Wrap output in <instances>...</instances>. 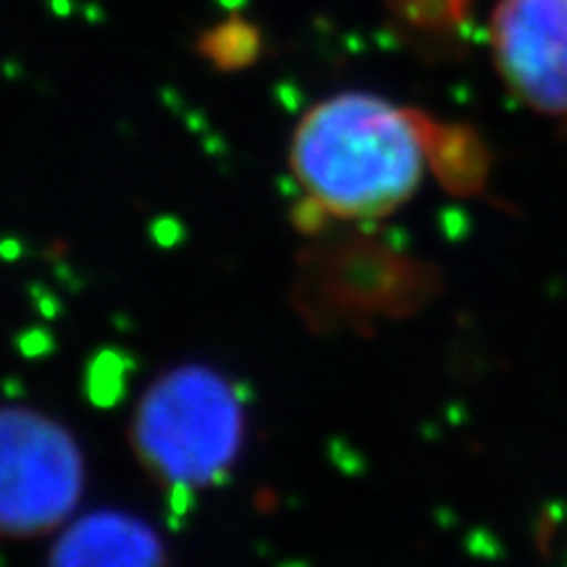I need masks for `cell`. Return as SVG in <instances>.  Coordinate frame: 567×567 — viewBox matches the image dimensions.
Masks as SVG:
<instances>
[{
	"instance_id": "cell-4",
	"label": "cell",
	"mask_w": 567,
	"mask_h": 567,
	"mask_svg": "<svg viewBox=\"0 0 567 567\" xmlns=\"http://www.w3.org/2000/svg\"><path fill=\"white\" fill-rule=\"evenodd\" d=\"M492 53L502 80L530 109L567 116V0H499Z\"/></svg>"
},
{
	"instance_id": "cell-2",
	"label": "cell",
	"mask_w": 567,
	"mask_h": 567,
	"mask_svg": "<svg viewBox=\"0 0 567 567\" xmlns=\"http://www.w3.org/2000/svg\"><path fill=\"white\" fill-rule=\"evenodd\" d=\"M247 442V408L234 381L205 363L163 371L142 392L130 444L142 471L172 492L224 481Z\"/></svg>"
},
{
	"instance_id": "cell-3",
	"label": "cell",
	"mask_w": 567,
	"mask_h": 567,
	"mask_svg": "<svg viewBox=\"0 0 567 567\" xmlns=\"http://www.w3.org/2000/svg\"><path fill=\"white\" fill-rule=\"evenodd\" d=\"M87 463L59 417L30 405H0V536L61 530L80 507Z\"/></svg>"
},
{
	"instance_id": "cell-5",
	"label": "cell",
	"mask_w": 567,
	"mask_h": 567,
	"mask_svg": "<svg viewBox=\"0 0 567 567\" xmlns=\"http://www.w3.org/2000/svg\"><path fill=\"white\" fill-rule=\"evenodd\" d=\"M48 567H168V555L151 523L105 507L71 517L59 530Z\"/></svg>"
},
{
	"instance_id": "cell-1",
	"label": "cell",
	"mask_w": 567,
	"mask_h": 567,
	"mask_svg": "<svg viewBox=\"0 0 567 567\" xmlns=\"http://www.w3.org/2000/svg\"><path fill=\"white\" fill-rule=\"evenodd\" d=\"M421 113L371 92H339L295 126L289 166L316 208L368 221L402 208L421 187L431 155Z\"/></svg>"
}]
</instances>
